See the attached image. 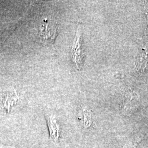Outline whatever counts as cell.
I'll return each mask as SVG.
<instances>
[{
  "instance_id": "obj_1",
  "label": "cell",
  "mask_w": 148,
  "mask_h": 148,
  "mask_svg": "<svg viewBox=\"0 0 148 148\" xmlns=\"http://www.w3.org/2000/svg\"><path fill=\"white\" fill-rule=\"evenodd\" d=\"M57 27L56 23L49 19H44L40 27V35L43 41L53 42L56 38Z\"/></svg>"
},
{
  "instance_id": "obj_2",
  "label": "cell",
  "mask_w": 148,
  "mask_h": 148,
  "mask_svg": "<svg viewBox=\"0 0 148 148\" xmlns=\"http://www.w3.org/2000/svg\"><path fill=\"white\" fill-rule=\"evenodd\" d=\"M80 37L81 36L79 33V30L77 29V32H76L71 51V58L77 69H79L81 67V65L82 63V56Z\"/></svg>"
},
{
  "instance_id": "obj_3",
  "label": "cell",
  "mask_w": 148,
  "mask_h": 148,
  "mask_svg": "<svg viewBox=\"0 0 148 148\" xmlns=\"http://www.w3.org/2000/svg\"><path fill=\"white\" fill-rule=\"evenodd\" d=\"M48 126L49 131L50 139L53 142H57L60 136V127L56 118L51 115L47 119Z\"/></svg>"
},
{
  "instance_id": "obj_4",
  "label": "cell",
  "mask_w": 148,
  "mask_h": 148,
  "mask_svg": "<svg viewBox=\"0 0 148 148\" xmlns=\"http://www.w3.org/2000/svg\"><path fill=\"white\" fill-rule=\"evenodd\" d=\"M18 99L16 94L14 93H10L5 96L4 106L8 111H10L11 106L14 105Z\"/></svg>"
},
{
  "instance_id": "obj_5",
  "label": "cell",
  "mask_w": 148,
  "mask_h": 148,
  "mask_svg": "<svg viewBox=\"0 0 148 148\" xmlns=\"http://www.w3.org/2000/svg\"><path fill=\"white\" fill-rule=\"evenodd\" d=\"M84 126L86 128L90 127L92 123V115L90 112L85 111L84 112Z\"/></svg>"
},
{
  "instance_id": "obj_6",
  "label": "cell",
  "mask_w": 148,
  "mask_h": 148,
  "mask_svg": "<svg viewBox=\"0 0 148 148\" xmlns=\"http://www.w3.org/2000/svg\"><path fill=\"white\" fill-rule=\"evenodd\" d=\"M0 148H5V147H0Z\"/></svg>"
}]
</instances>
